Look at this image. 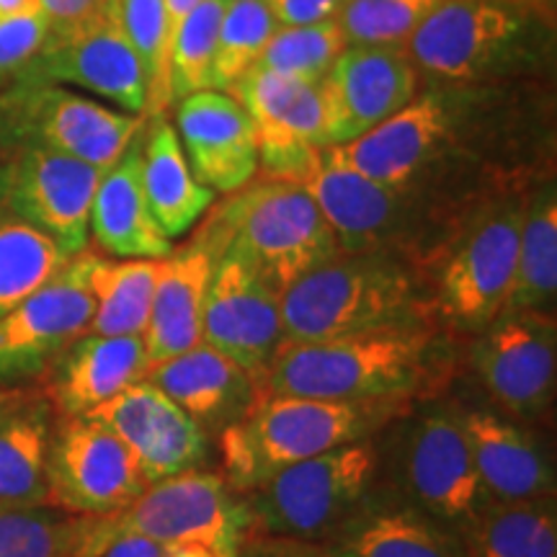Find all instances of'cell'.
Segmentation results:
<instances>
[{"label": "cell", "instance_id": "1", "mask_svg": "<svg viewBox=\"0 0 557 557\" xmlns=\"http://www.w3.org/2000/svg\"><path fill=\"white\" fill-rule=\"evenodd\" d=\"M545 83L421 86L380 127L325 158L380 184L468 209L487 191L529 184L555 169Z\"/></svg>", "mask_w": 557, "mask_h": 557}, {"label": "cell", "instance_id": "2", "mask_svg": "<svg viewBox=\"0 0 557 557\" xmlns=\"http://www.w3.org/2000/svg\"><path fill=\"white\" fill-rule=\"evenodd\" d=\"M459 377L462 341L438 325H418L308 344L284 341L259 380V393L348 403H416L449 395Z\"/></svg>", "mask_w": 557, "mask_h": 557}, {"label": "cell", "instance_id": "3", "mask_svg": "<svg viewBox=\"0 0 557 557\" xmlns=\"http://www.w3.org/2000/svg\"><path fill=\"white\" fill-rule=\"evenodd\" d=\"M403 50L421 86L545 83L555 13L529 0H438Z\"/></svg>", "mask_w": 557, "mask_h": 557}, {"label": "cell", "instance_id": "4", "mask_svg": "<svg viewBox=\"0 0 557 557\" xmlns=\"http://www.w3.org/2000/svg\"><path fill=\"white\" fill-rule=\"evenodd\" d=\"M287 344L438 325L423 269L395 253H338L282 292Z\"/></svg>", "mask_w": 557, "mask_h": 557}, {"label": "cell", "instance_id": "5", "mask_svg": "<svg viewBox=\"0 0 557 557\" xmlns=\"http://www.w3.org/2000/svg\"><path fill=\"white\" fill-rule=\"evenodd\" d=\"M413 403H348L261 395L238 423L214 438L220 475L246 496L276 472L361 438L377 436Z\"/></svg>", "mask_w": 557, "mask_h": 557}, {"label": "cell", "instance_id": "6", "mask_svg": "<svg viewBox=\"0 0 557 557\" xmlns=\"http://www.w3.org/2000/svg\"><path fill=\"white\" fill-rule=\"evenodd\" d=\"M529 184L472 201L426 267L438 329L462 344L496 320L511 297Z\"/></svg>", "mask_w": 557, "mask_h": 557}, {"label": "cell", "instance_id": "7", "mask_svg": "<svg viewBox=\"0 0 557 557\" xmlns=\"http://www.w3.org/2000/svg\"><path fill=\"white\" fill-rule=\"evenodd\" d=\"M377 483L459 537L491 504L451 395L416 400L374 436Z\"/></svg>", "mask_w": 557, "mask_h": 557}, {"label": "cell", "instance_id": "8", "mask_svg": "<svg viewBox=\"0 0 557 557\" xmlns=\"http://www.w3.org/2000/svg\"><path fill=\"white\" fill-rule=\"evenodd\" d=\"M302 186L329 220L341 253L406 256L423 274L468 212L348 171L325 158V150Z\"/></svg>", "mask_w": 557, "mask_h": 557}, {"label": "cell", "instance_id": "9", "mask_svg": "<svg viewBox=\"0 0 557 557\" xmlns=\"http://www.w3.org/2000/svg\"><path fill=\"white\" fill-rule=\"evenodd\" d=\"M201 230L220 250L230 246L246 256L278 295L341 253L318 201L295 181H250L209 209Z\"/></svg>", "mask_w": 557, "mask_h": 557}, {"label": "cell", "instance_id": "10", "mask_svg": "<svg viewBox=\"0 0 557 557\" xmlns=\"http://www.w3.org/2000/svg\"><path fill=\"white\" fill-rule=\"evenodd\" d=\"M124 534L201 545L220 557H238L253 537V517L246 498L220 472L201 468L145 485L122 511L88 517L86 557H99Z\"/></svg>", "mask_w": 557, "mask_h": 557}, {"label": "cell", "instance_id": "11", "mask_svg": "<svg viewBox=\"0 0 557 557\" xmlns=\"http://www.w3.org/2000/svg\"><path fill=\"white\" fill-rule=\"evenodd\" d=\"M377 442L361 438L276 472L246 493L253 534L323 545L377 485Z\"/></svg>", "mask_w": 557, "mask_h": 557}, {"label": "cell", "instance_id": "12", "mask_svg": "<svg viewBox=\"0 0 557 557\" xmlns=\"http://www.w3.org/2000/svg\"><path fill=\"white\" fill-rule=\"evenodd\" d=\"M462 374L487 406L521 423L542 421L557 393V320L547 310L504 308L462 344Z\"/></svg>", "mask_w": 557, "mask_h": 557}, {"label": "cell", "instance_id": "13", "mask_svg": "<svg viewBox=\"0 0 557 557\" xmlns=\"http://www.w3.org/2000/svg\"><path fill=\"white\" fill-rule=\"evenodd\" d=\"M143 124L145 116L109 109L52 83L16 81L0 90V156L45 148L107 171Z\"/></svg>", "mask_w": 557, "mask_h": 557}, {"label": "cell", "instance_id": "14", "mask_svg": "<svg viewBox=\"0 0 557 557\" xmlns=\"http://www.w3.org/2000/svg\"><path fill=\"white\" fill-rule=\"evenodd\" d=\"M94 250H81L0 318V389L39 385L54 361L83 338L94 320L88 267Z\"/></svg>", "mask_w": 557, "mask_h": 557}, {"label": "cell", "instance_id": "15", "mask_svg": "<svg viewBox=\"0 0 557 557\" xmlns=\"http://www.w3.org/2000/svg\"><path fill=\"white\" fill-rule=\"evenodd\" d=\"M145 485L135 457L99 418H54L47 506L73 517H109L127 508Z\"/></svg>", "mask_w": 557, "mask_h": 557}, {"label": "cell", "instance_id": "16", "mask_svg": "<svg viewBox=\"0 0 557 557\" xmlns=\"http://www.w3.org/2000/svg\"><path fill=\"white\" fill-rule=\"evenodd\" d=\"M230 96L246 107L253 122L261 176L302 184L329 148L318 83L253 65Z\"/></svg>", "mask_w": 557, "mask_h": 557}, {"label": "cell", "instance_id": "17", "mask_svg": "<svg viewBox=\"0 0 557 557\" xmlns=\"http://www.w3.org/2000/svg\"><path fill=\"white\" fill-rule=\"evenodd\" d=\"M103 169L45 148L0 156V201L47 233L67 256L88 248V220Z\"/></svg>", "mask_w": 557, "mask_h": 557}, {"label": "cell", "instance_id": "18", "mask_svg": "<svg viewBox=\"0 0 557 557\" xmlns=\"http://www.w3.org/2000/svg\"><path fill=\"white\" fill-rule=\"evenodd\" d=\"M201 341L218 348L256 380L284 346L282 295L238 250L225 246L214 263L205 299Z\"/></svg>", "mask_w": 557, "mask_h": 557}, {"label": "cell", "instance_id": "19", "mask_svg": "<svg viewBox=\"0 0 557 557\" xmlns=\"http://www.w3.org/2000/svg\"><path fill=\"white\" fill-rule=\"evenodd\" d=\"M18 81L86 88L135 116H143L148 103L143 62L122 29L116 9L78 32L47 39Z\"/></svg>", "mask_w": 557, "mask_h": 557}, {"label": "cell", "instance_id": "20", "mask_svg": "<svg viewBox=\"0 0 557 557\" xmlns=\"http://www.w3.org/2000/svg\"><path fill=\"white\" fill-rule=\"evenodd\" d=\"M421 90L403 47H346L323 81L329 145H346L380 127Z\"/></svg>", "mask_w": 557, "mask_h": 557}, {"label": "cell", "instance_id": "21", "mask_svg": "<svg viewBox=\"0 0 557 557\" xmlns=\"http://www.w3.org/2000/svg\"><path fill=\"white\" fill-rule=\"evenodd\" d=\"M88 416L99 418L129 449L148 485L209 465L212 438L148 380L122 389Z\"/></svg>", "mask_w": 557, "mask_h": 557}, {"label": "cell", "instance_id": "22", "mask_svg": "<svg viewBox=\"0 0 557 557\" xmlns=\"http://www.w3.org/2000/svg\"><path fill=\"white\" fill-rule=\"evenodd\" d=\"M457 400V416L485 496L496 504L545 498L557 493L555 462L529 423L491 406Z\"/></svg>", "mask_w": 557, "mask_h": 557}, {"label": "cell", "instance_id": "23", "mask_svg": "<svg viewBox=\"0 0 557 557\" xmlns=\"http://www.w3.org/2000/svg\"><path fill=\"white\" fill-rule=\"evenodd\" d=\"M176 103V135L194 176L218 197L250 184L259 148L246 107L225 90H197Z\"/></svg>", "mask_w": 557, "mask_h": 557}, {"label": "cell", "instance_id": "24", "mask_svg": "<svg viewBox=\"0 0 557 557\" xmlns=\"http://www.w3.org/2000/svg\"><path fill=\"white\" fill-rule=\"evenodd\" d=\"M145 380L189 413L209 438H218L238 423L261 395L253 374L205 341L178 357L152 364Z\"/></svg>", "mask_w": 557, "mask_h": 557}, {"label": "cell", "instance_id": "25", "mask_svg": "<svg viewBox=\"0 0 557 557\" xmlns=\"http://www.w3.org/2000/svg\"><path fill=\"white\" fill-rule=\"evenodd\" d=\"M325 557H468L462 537L380 483L323 542Z\"/></svg>", "mask_w": 557, "mask_h": 557}, {"label": "cell", "instance_id": "26", "mask_svg": "<svg viewBox=\"0 0 557 557\" xmlns=\"http://www.w3.org/2000/svg\"><path fill=\"white\" fill-rule=\"evenodd\" d=\"M218 256V243L199 230L186 246L160 259L148 329L143 333L150 367L189 351L201 341L205 299Z\"/></svg>", "mask_w": 557, "mask_h": 557}, {"label": "cell", "instance_id": "27", "mask_svg": "<svg viewBox=\"0 0 557 557\" xmlns=\"http://www.w3.org/2000/svg\"><path fill=\"white\" fill-rule=\"evenodd\" d=\"M143 336H86L75 341L39 382L58 416H88L122 389L148 377Z\"/></svg>", "mask_w": 557, "mask_h": 557}, {"label": "cell", "instance_id": "28", "mask_svg": "<svg viewBox=\"0 0 557 557\" xmlns=\"http://www.w3.org/2000/svg\"><path fill=\"white\" fill-rule=\"evenodd\" d=\"M88 230L109 259H165L173 250V243L152 220L143 191V129L116 163L103 171Z\"/></svg>", "mask_w": 557, "mask_h": 557}, {"label": "cell", "instance_id": "29", "mask_svg": "<svg viewBox=\"0 0 557 557\" xmlns=\"http://www.w3.org/2000/svg\"><path fill=\"white\" fill-rule=\"evenodd\" d=\"M54 413L41 389L18 387L0 410V508L47 506Z\"/></svg>", "mask_w": 557, "mask_h": 557}, {"label": "cell", "instance_id": "30", "mask_svg": "<svg viewBox=\"0 0 557 557\" xmlns=\"http://www.w3.org/2000/svg\"><path fill=\"white\" fill-rule=\"evenodd\" d=\"M143 191L152 220L171 243L191 233L218 199V194L194 176L169 116L145 120Z\"/></svg>", "mask_w": 557, "mask_h": 557}, {"label": "cell", "instance_id": "31", "mask_svg": "<svg viewBox=\"0 0 557 557\" xmlns=\"http://www.w3.org/2000/svg\"><path fill=\"white\" fill-rule=\"evenodd\" d=\"M557 297V181L555 169L529 184L519 233L517 276L506 308L555 312Z\"/></svg>", "mask_w": 557, "mask_h": 557}, {"label": "cell", "instance_id": "32", "mask_svg": "<svg viewBox=\"0 0 557 557\" xmlns=\"http://www.w3.org/2000/svg\"><path fill=\"white\" fill-rule=\"evenodd\" d=\"M160 259H109L90 256L88 287L96 310L88 333L96 336H143L148 329Z\"/></svg>", "mask_w": 557, "mask_h": 557}, {"label": "cell", "instance_id": "33", "mask_svg": "<svg viewBox=\"0 0 557 557\" xmlns=\"http://www.w3.org/2000/svg\"><path fill=\"white\" fill-rule=\"evenodd\" d=\"M462 542L468 557H557V500H491Z\"/></svg>", "mask_w": 557, "mask_h": 557}, {"label": "cell", "instance_id": "34", "mask_svg": "<svg viewBox=\"0 0 557 557\" xmlns=\"http://www.w3.org/2000/svg\"><path fill=\"white\" fill-rule=\"evenodd\" d=\"M70 259L50 235L0 201V318L50 282Z\"/></svg>", "mask_w": 557, "mask_h": 557}, {"label": "cell", "instance_id": "35", "mask_svg": "<svg viewBox=\"0 0 557 557\" xmlns=\"http://www.w3.org/2000/svg\"><path fill=\"white\" fill-rule=\"evenodd\" d=\"M88 517L52 506L0 508V557H86Z\"/></svg>", "mask_w": 557, "mask_h": 557}, {"label": "cell", "instance_id": "36", "mask_svg": "<svg viewBox=\"0 0 557 557\" xmlns=\"http://www.w3.org/2000/svg\"><path fill=\"white\" fill-rule=\"evenodd\" d=\"M227 5L230 0H199L178 24L169 62L171 107L197 90H214V54Z\"/></svg>", "mask_w": 557, "mask_h": 557}, {"label": "cell", "instance_id": "37", "mask_svg": "<svg viewBox=\"0 0 557 557\" xmlns=\"http://www.w3.org/2000/svg\"><path fill=\"white\" fill-rule=\"evenodd\" d=\"M122 29L135 47L148 83L145 120L165 116L171 109L169 90V13L165 0H116Z\"/></svg>", "mask_w": 557, "mask_h": 557}, {"label": "cell", "instance_id": "38", "mask_svg": "<svg viewBox=\"0 0 557 557\" xmlns=\"http://www.w3.org/2000/svg\"><path fill=\"white\" fill-rule=\"evenodd\" d=\"M344 50L346 39L336 21L308 26H278L256 67L320 86V81L329 75L333 62Z\"/></svg>", "mask_w": 557, "mask_h": 557}, {"label": "cell", "instance_id": "39", "mask_svg": "<svg viewBox=\"0 0 557 557\" xmlns=\"http://www.w3.org/2000/svg\"><path fill=\"white\" fill-rule=\"evenodd\" d=\"M276 29V18L263 0H230L214 54V90L230 94L259 62Z\"/></svg>", "mask_w": 557, "mask_h": 557}, {"label": "cell", "instance_id": "40", "mask_svg": "<svg viewBox=\"0 0 557 557\" xmlns=\"http://www.w3.org/2000/svg\"><path fill=\"white\" fill-rule=\"evenodd\" d=\"M438 0H348L336 24L346 47H406Z\"/></svg>", "mask_w": 557, "mask_h": 557}, {"label": "cell", "instance_id": "41", "mask_svg": "<svg viewBox=\"0 0 557 557\" xmlns=\"http://www.w3.org/2000/svg\"><path fill=\"white\" fill-rule=\"evenodd\" d=\"M50 37V21L39 9L0 18V90L18 81Z\"/></svg>", "mask_w": 557, "mask_h": 557}, {"label": "cell", "instance_id": "42", "mask_svg": "<svg viewBox=\"0 0 557 557\" xmlns=\"http://www.w3.org/2000/svg\"><path fill=\"white\" fill-rule=\"evenodd\" d=\"M116 9V0H39V11L50 21V37H65L94 24Z\"/></svg>", "mask_w": 557, "mask_h": 557}, {"label": "cell", "instance_id": "43", "mask_svg": "<svg viewBox=\"0 0 557 557\" xmlns=\"http://www.w3.org/2000/svg\"><path fill=\"white\" fill-rule=\"evenodd\" d=\"M99 557H220L214 549L201 545H181V542H158L137 534H124L103 549Z\"/></svg>", "mask_w": 557, "mask_h": 557}, {"label": "cell", "instance_id": "44", "mask_svg": "<svg viewBox=\"0 0 557 557\" xmlns=\"http://www.w3.org/2000/svg\"><path fill=\"white\" fill-rule=\"evenodd\" d=\"M278 26H308L336 21L348 0H263Z\"/></svg>", "mask_w": 557, "mask_h": 557}, {"label": "cell", "instance_id": "45", "mask_svg": "<svg viewBox=\"0 0 557 557\" xmlns=\"http://www.w3.org/2000/svg\"><path fill=\"white\" fill-rule=\"evenodd\" d=\"M238 557H325L323 545H312V542H295V540H278V537H248Z\"/></svg>", "mask_w": 557, "mask_h": 557}, {"label": "cell", "instance_id": "46", "mask_svg": "<svg viewBox=\"0 0 557 557\" xmlns=\"http://www.w3.org/2000/svg\"><path fill=\"white\" fill-rule=\"evenodd\" d=\"M197 3L199 0H165V13H169V62H171V45H173V37H176L178 24Z\"/></svg>", "mask_w": 557, "mask_h": 557}, {"label": "cell", "instance_id": "47", "mask_svg": "<svg viewBox=\"0 0 557 557\" xmlns=\"http://www.w3.org/2000/svg\"><path fill=\"white\" fill-rule=\"evenodd\" d=\"M39 9V0H0V18L16 16V13H26Z\"/></svg>", "mask_w": 557, "mask_h": 557}, {"label": "cell", "instance_id": "48", "mask_svg": "<svg viewBox=\"0 0 557 557\" xmlns=\"http://www.w3.org/2000/svg\"><path fill=\"white\" fill-rule=\"evenodd\" d=\"M529 3H534V5H540V9H545V11H549V13H555L557 0H529Z\"/></svg>", "mask_w": 557, "mask_h": 557}, {"label": "cell", "instance_id": "49", "mask_svg": "<svg viewBox=\"0 0 557 557\" xmlns=\"http://www.w3.org/2000/svg\"><path fill=\"white\" fill-rule=\"evenodd\" d=\"M13 393H16V389H0V410L9 406V400L13 398Z\"/></svg>", "mask_w": 557, "mask_h": 557}]
</instances>
